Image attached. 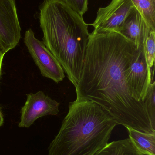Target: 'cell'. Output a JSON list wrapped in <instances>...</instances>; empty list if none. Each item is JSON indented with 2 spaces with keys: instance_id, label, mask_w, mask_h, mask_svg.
<instances>
[{
  "instance_id": "5b68a950",
  "label": "cell",
  "mask_w": 155,
  "mask_h": 155,
  "mask_svg": "<svg viewBox=\"0 0 155 155\" xmlns=\"http://www.w3.org/2000/svg\"><path fill=\"white\" fill-rule=\"evenodd\" d=\"M135 8L131 0H112L106 7L98 9L96 20L91 24L97 33L120 32L127 16Z\"/></svg>"
},
{
  "instance_id": "5bb4252c",
  "label": "cell",
  "mask_w": 155,
  "mask_h": 155,
  "mask_svg": "<svg viewBox=\"0 0 155 155\" xmlns=\"http://www.w3.org/2000/svg\"><path fill=\"white\" fill-rule=\"evenodd\" d=\"M155 82L149 85L144 102L147 114L153 124L155 126Z\"/></svg>"
},
{
  "instance_id": "9a60e30c",
  "label": "cell",
  "mask_w": 155,
  "mask_h": 155,
  "mask_svg": "<svg viewBox=\"0 0 155 155\" xmlns=\"http://www.w3.org/2000/svg\"><path fill=\"white\" fill-rule=\"evenodd\" d=\"M63 1L70 8L82 17L88 10V0H63Z\"/></svg>"
},
{
  "instance_id": "ba28073f",
  "label": "cell",
  "mask_w": 155,
  "mask_h": 155,
  "mask_svg": "<svg viewBox=\"0 0 155 155\" xmlns=\"http://www.w3.org/2000/svg\"><path fill=\"white\" fill-rule=\"evenodd\" d=\"M154 81L143 47L126 71V82L132 96L139 102H144L149 85Z\"/></svg>"
},
{
  "instance_id": "52a82bcc",
  "label": "cell",
  "mask_w": 155,
  "mask_h": 155,
  "mask_svg": "<svg viewBox=\"0 0 155 155\" xmlns=\"http://www.w3.org/2000/svg\"><path fill=\"white\" fill-rule=\"evenodd\" d=\"M24 105L21 111L19 127H30L40 117L56 115L59 113L60 103L45 95L42 91L27 94Z\"/></svg>"
},
{
  "instance_id": "3957f363",
  "label": "cell",
  "mask_w": 155,
  "mask_h": 155,
  "mask_svg": "<svg viewBox=\"0 0 155 155\" xmlns=\"http://www.w3.org/2000/svg\"><path fill=\"white\" fill-rule=\"evenodd\" d=\"M116 125L103 107L76 98L69 104L68 114L49 146L48 155H95L108 143Z\"/></svg>"
},
{
  "instance_id": "6da1fadb",
  "label": "cell",
  "mask_w": 155,
  "mask_h": 155,
  "mask_svg": "<svg viewBox=\"0 0 155 155\" xmlns=\"http://www.w3.org/2000/svg\"><path fill=\"white\" fill-rule=\"evenodd\" d=\"M119 33L90 34L83 69L75 87L76 98L92 101L105 109L117 125L155 134L145 102L131 95L126 71L141 48Z\"/></svg>"
},
{
  "instance_id": "8992f818",
  "label": "cell",
  "mask_w": 155,
  "mask_h": 155,
  "mask_svg": "<svg viewBox=\"0 0 155 155\" xmlns=\"http://www.w3.org/2000/svg\"><path fill=\"white\" fill-rule=\"evenodd\" d=\"M21 32L15 0H0V49L3 54L18 45Z\"/></svg>"
},
{
  "instance_id": "277c9868",
  "label": "cell",
  "mask_w": 155,
  "mask_h": 155,
  "mask_svg": "<svg viewBox=\"0 0 155 155\" xmlns=\"http://www.w3.org/2000/svg\"><path fill=\"white\" fill-rule=\"evenodd\" d=\"M24 43L43 77L50 78L56 83L63 80L65 75L62 67L43 42L35 37L32 29L25 31Z\"/></svg>"
},
{
  "instance_id": "9c48e42d",
  "label": "cell",
  "mask_w": 155,
  "mask_h": 155,
  "mask_svg": "<svg viewBox=\"0 0 155 155\" xmlns=\"http://www.w3.org/2000/svg\"><path fill=\"white\" fill-rule=\"evenodd\" d=\"M152 31L153 30L149 27L141 14L135 7L126 19L119 33L139 48L143 46L146 40Z\"/></svg>"
},
{
  "instance_id": "7c38bea8",
  "label": "cell",
  "mask_w": 155,
  "mask_h": 155,
  "mask_svg": "<svg viewBox=\"0 0 155 155\" xmlns=\"http://www.w3.org/2000/svg\"><path fill=\"white\" fill-rule=\"evenodd\" d=\"M152 30L155 31V0H131Z\"/></svg>"
},
{
  "instance_id": "4fadbf2b",
  "label": "cell",
  "mask_w": 155,
  "mask_h": 155,
  "mask_svg": "<svg viewBox=\"0 0 155 155\" xmlns=\"http://www.w3.org/2000/svg\"><path fill=\"white\" fill-rule=\"evenodd\" d=\"M144 51L149 71L152 76L154 72L155 54V31H152L145 41Z\"/></svg>"
},
{
  "instance_id": "7a4b0ae2",
  "label": "cell",
  "mask_w": 155,
  "mask_h": 155,
  "mask_svg": "<svg viewBox=\"0 0 155 155\" xmlns=\"http://www.w3.org/2000/svg\"><path fill=\"white\" fill-rule=\"evenodd\" d=\"M40 11L42 42L76 87L89 40L88 25L63 0H44Z\"/></svg>"
},
{
  "instance_id": "8fae6325",
  "label": "cell",
  "mask_w": 155,
  "mask_h": 155,
  "mask_svg": "<svg viewBox=\"0 0 155 155\" xmlns=\"http://www.w3.org/2000/svg\"><path fill=\"white\" fill-rule=\"evenodd\" d=\"M95 155H143L129 138L114 141L106 145Z\"/></svg>"
},
{
  "instance_id": "30bf717a",
  "label": "cell",
  "mask_w": 155,
  "mask_h": 155,
  "mask_svg": "<svg viewBox=\"0 0 155 155\" xmlns=\"http://www.w3.org/2000/svg\"><path fill=\"white\" fill-rule=\"evenodd\" d=\"M129 138L143 155H155V134H146L127 128Z\"/></svg>"
},
{
  "instance_id": "2e32d148",
  "label": "cell",
  "mask_w": 155,
  "mask_h": 155,
  "mask_svg": "<svg viewBox=\"0 0 155 155\" xmlns=\"http://www.w3.org/2000/svg\"><path fill=\"white\" fill-rule=\"evenodd\" d=\"M4 56V54H3L2 52L0 49V76H1V70H2V62Z\"/></svg>"
},
{
  "instance_id": "e0dca14e",
  "label": "cell",
  "mask_w": 155,
  "mask_h": 155,
  "mask_svg": "<svg viewBox=\"0 0 155 155\" xmlns=\"http://www.w3.org/2000/svg\"><path fill=\"white\" fill-rule=\"evenodd\" d=\"M4 118L3 117L2 113L1 111V107H0V127L3 124Z\"/></svg>"
}]
</instances>
